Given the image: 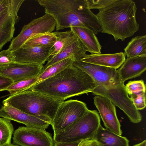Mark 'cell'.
<instances>
[{"mask_svg":"<svg viewBox=\"0 0 146 146\" xmlns=\"http://www.w3.org/2000/svg\"><path fill=\"white\" fill-rule=\"evenodd\" d=\"M89 8L99 10L96 15L102 33L112 35L115 40L132 36L139 29L136 19L137 7L131 0H87Z\"/></svg>","mask_w":146,"mask_h":146,"instance_id":"cell-1","label":"cell"},{"mask_svg":"<svg viewBox=\"0 0 146 146\" xmlns=\"http://www.w3.org/2000/svg\"><path fill=\"white\" fill-rule=\"evenodd\" d=\"M97 86L88 74L73 64L28 90L64 101L69 98L90 92Z\"/></svg>","mask_w":146,"mask_h":146,"instance_id":"cell-2","label":"cell"},{"mask_svg":"<svg viewBox=\"0 0 146 146\" xmlns=\"http://www.w3.org/2000/svg\"><path fill=\"white\" fill-rule=\"evenodd\" d=\"M45 13L56 22V31L71 27L86 28L96 34L101 32L97 17L89 8L86 0H38Z\"/></svg>","mask_w":146,"mask_h":146,"instance_id":"cell-3","label":"cell"},{"mask_svg":"<svg viewBox=\"0 0 146 146\" xmlns=\"http://www.w3.org/2000/svg\"><path fill=\"white\" fill-rule=\"evenodd\" d=\"M63 102L28 90L10 96L2 103L44 120L51 125L59 106Z\"/></svg>","mask_w":146,"mask_h":146,"instance_id":"cell-4","label":"cell"},{"mask_svg":"<svg viewBox=\"0 0 146 146\" xmlns=\"http://www.w3.org/2000/svg\"><path fill=\"white\" fill-rule=\"evenodd\" d=\"M101 125L96 110H88L82 117L66 128L54 134L55 143L74 142L93 139Z\"/></svg>","mask_w":146,"mask_h":146,"instance_id":"cell-5","label":"cell"},{"mask_svg":"<svg viewBox=\"0 0 146 146\" xmlns=\"http://www.w3.org/2000/svg\"><path fill=\"white\" fill-rule=\"evenodd\" d=\"M90 92L110 100L123 111L131 122L137 123L141 121L142 116L129 97L123 82L109 88L97 86Z\"/></svg>","mask_w":146,"mask_h":146,"instance_id":"cell-6","label":"cell"},{"mask_svg":"<svg viewBox=\"0 0 146 146\" xmlns=\"http://www.w3.org/2000/svg\"><path fill=\"white\" fill-rule=\"evenodd\" d=\"M88 110L86 104L76 100L62 102L51 122L54 134L69 126L84 116Z\"/></svg>","mask_w":146,"mask_h":146,"instance_id":"cell-7","label":"cell"},{"mask_svg":"<svg viewBox=\"0 0 146 146\" xmlns=\"http://www.w3.org/2000/svg\"><path fill=\"white\" fill-rule=\"evenodd\" d=\"M56 26V22L54 18L45 13L25 25L19 34L12 39L8 49L13 51L21 47L28 40L36 35L53 32Z\"/></svg>","mask_w":146,"mask_h":146,"instance_id":"cell-8","label":"cell"},{"mask_svg":"<svg viewBox=\"0 0 146 146\" xmlns=\"http://www.w3.org/2000/svg\"><path fill=\"white\" fill-rule=\"evenodd\" d=\"M73 65L88 74L98 86L109 88L122 82L117 69L87 63L80 60L74 61Z\"/></svg>","mask_w":146,"mask_h":146,"instance_id":"cell-9","label":"cell"},{"mask_svg":"<svg viewBox=\"0 0 146 146\" xmlns=\"http://www.w3.org/2000/svg\"><path fill=\"white\" fill-rule=\"evenodd\" d=\"M13 143L21 146H54L51 134L45 130L27 126L19 127L14 132Z\"/></svg>","mask_w":146,"mask_h":146,"instance_id":"cell-10","label":"cell"},{"mask_svg":"<svg viewBox=\"0 0 146 146\" xmlns=\"http://www.w3.org/2000/svg\"><path fill=\"white\" fill-rule=\"evenodd\" d=\"M94 100L106 128L121 135L122 132L114 105L108 99L99 95L95 96Z\"/></svg>","mask_w":146,"mask_h":146,"instance_id":"cell-11","label":"cell"},{"mask_svg":"<svg viewBox=\"0 0 146 146\" xmlns=\"http://www.w3.org/2000/svg\"><path fill=\"white\" fill-rule=\"evenodd\" d=\"M52 46L21 47L12 52L15 61L43 65L50 56Z\"/></svg>","mask_w":146,"mask_h":146,"instance_id":"cell-12","label":"cell"},{"mask_svg":"<svg viewBox=\"0 0 146 146\" xmlns=\"http://www.w3.org/2000/svg\"><path fill=\"white\" fill-rule=\"evenodd\" d=\"M43 66L14 62L7 66L0 68V74L15 82L38 76L42 72Z\"/></svg>","mask_w":146,"mask_h":146,"instance_id":"cell-13","label":"cell"},{"mask_svg":"<svg viewBox=\"0 0 146 146\" xmlns=\"http://www.w3.org/2000/svg\"><path fill=\"white\" fill-rule=\"evenodd\" d=\"M0 117L23 124L27 127L45 130L50 125L48 122L44 120L9 105H3L0 108Z\"/></svg>","mask_w":146,"mask_h":146,"instance_id":"cell-14","label":"cell"},{"mask_svg":"<svg viewBox=\"0 0 146 146\" xmlns=\"http://www.w3.org/2000/svg\"><path fill=\"white\" fill-rule=\"evenodd\" d=\"M25 1L20 0L12 8L0 15V50L13 37L15 25L19 17L18 13Z\"/></svg>","mask_w":146,"mask_h":146,"instance_id":"cell-15","label":"cell"},{"mask_svg":"<svg viewBox=\"0 0 146 146\" xmlns=\"http://www.w3.org/2000/svg\"><path fill=\"white\" fill-rule=\"evenodd\" d=\"M146 69V55L127 58L117 72L121 81H125L140 76Z\"/></svg>","mask_w":146,"mask_h":146,"instance_id":"cell-16","label":"cell"},{"mask_svg":"<svg viewBox=\"0 0 146 146\" xmlns=\"http://www.w3.org/2000/svg\"><path fill=\"white\" fill-rule=\"evenodd\" d=\"M125 53L121 52L113 54H86L80 60L88 63L116 69L125 60Z\"/></svg>","mask_w":146,"mask_h":146,"instance_id":"cell-17","label":"cell"},{"mask_svg":"<svg viewBox=\"0 0 146 146\" xmlns=\"http://www.w3.org/2000/svg\"><path fill=\"white\" fill-rule=\"evenodd\" d=\"M87 51L86 48L78 38L65 49L55 55L50 56L46 64L43 66L42 72L53 64L68 58L72 57L74 61L80 60Z\"/></svg>","mask_w":146,"mask_h":146,"instance_id":"cell-18","label":"cell"},{"mask_svg":"<svg viewBox=\"0 0 146 146\" xmlns=\"http://www.w3.org/2000/svg\"><path fill=\"white\" fill-rule=\"evenodd\" d=\"M93 139L97 141L99 146H129V141L126 137L104 128L101 125Z\"/></svg>","mask_w":146,"mask_h":146,"instance_id":"cell-19","label":"cell"},{"mask_svg":"<svg viewBox=\"0 0 146 146\" xmlns=\"http://www.w3.org/2000/svg\"><path fill=\"white\" fill-rule=\"evenodd\" d=\"M78 36L87 50L91 54H101L102 46L95 33L88 29L80 27L70 28Z\"/></svg>","mask_w":146,"mask_h":146,"instance_id":"cell-20","label":"cell"},{"mask_svg":"<svg viewBox=\"0 0 146 146\" xmlns=\"http://www.w3.org/2000/svg\"><path fill=\"white\" fill-rule=\"evenodd\" d=\"M56 37L55 43L52 47L50 56L57 54L71 45L78 39L71 30L64 32H52Z\"/></svg>","mask_w":146,"mask_h":146,"instance_id":"cell-21","label":"cell"},{"mask_svg":"<svg viewBox=\"0 0 146 146\" xmlns=\"http://www.w3.org/2000/svg\"><path fill=\"white\" fill-rule=\"evenodd\" d=\"M127 58L146 55V36L133 38L124 49Z\"/></svg>","mask_w":146,"mask_h":146,"instance_id":"cell-22","label":"cell"},{"mask_svg":"<svg viewBox=\"0 0 146 146\" xmlns=\"http://www.w3.org/2000/svg\"><path fill=\"white\" fill-rule=\"evenodd\" d=\"M56 39V37L53 32L39 34L28 40L21 47L39 46L53 47Z\"/></svg>","mask_w":146,"mask_h":146,"instance_id":"cell-23","label":"cell"},{"mask_svg":"<svg viewBox=\"0 0 146 146\" xmlns=\"http://www.w3.org/2000/svg\"><path fill=\"white\" fill-rule=\"evenodd\" d=\"M74 60L72 57L57 62L47 68L38 76V82L51 77L64 69L73 65Z\"/></svg>","mask_w":146,"mask_h":146,"instance_id":"cell-24","label":"cell"},{"mask_svg":"<svg viewBox=\"0 0 146 146\" xmlns=\"http://www.w3.org/2000/svg\"><path fill=\"white\" fill-rule=\"evenodd\" d=\"M11 121L5 118H0V146L11 144L14 128Z\"/></svg>","mask_w":146,"mask_h":146,"instance_id":"cell-25","label":"cell"},{"mask_svg":"<svg viewBox=\"0 0 146 146\" xmlns=\"http://www.w3.org/2000/svg\"><path fill=\"white\" fill-rule=\"evenodd\" d=\"M38 82V76L13 82L7 88L10 96L27 90Z\"/></svg>","mask_w":146,"mask_h":146,"instance_id":"cell-26","label":"cell"},{"mask_svg":"<svg viewBox=\"0 0 146 146\" xmlns=\"http://www.w3.org/2000/svg\"><path fill=\"white\" fill-rule=\"evenodd\" d=\"M125 88L130 96L145 92V85L142 80L129 81L125 86Z\"/></svg>","mask_w":146,"mask_h":146,"instance_id":"cell-27","label":"cell"},{"mask_svg":"<svg viewBox=\"0 0 146 146\" xmlns=\"http://www.w3.org/2000/svg\"><path fill=\"white\" fill-rule=\"evenodd\" d=\"M14 62V58L12 51L8 49L0 51V68L7 66Z\"/></svg>","mask_w":146,"mask_h":146,"instance_id":"cell-28","label":"cell"},{"mask_svg":"<svg viewBox=\"0 0 146 146\" xmlns=\"http://www.w3.org/2000/svg\"><path fill=\"white\" fill-rule=\"evenodd\" d=\"M145 92L131 95L130 98L136 108L138 110L144 109L146 106Z\"/></svg>","mask_w":146,"mask_h":146,"instance_id":"cell-29","label":"cell"},{"mask_svg":"<svg viewBox=\"0 0 146 146\" xmlns=\"http://www.w3.org/2000/svg\"><path fill=\"white\" fill-rule=\"evenodd\" d=\"M20 0H0V15L7 12Z\"/></svg>","mask_w":146,"mask_h":146,"instance_id":"cell-30","label":"cell"},{"mask_svg":"<svg viewBox=\"0 0 146 146\" xmlns=\"http://www.w3.org/2000/svg\"><path fill=\"white\" fill-rule=\"evenodd\" d=\"M13 83L10 78L0 74V92L6 90Z\"/></svg>","mask_w":146,"mask_h":146,"instance_id":"cell-31","label":"cell"},{"mask_svg":"<svg viewBox=\"0 0 146 146\" xmlns=\"http://www.w3.org/2000/svg\"><path fill=\"white\" fill-rule=\"evenodd\" d=\"M82 141L81 140L74 142H56L55 143L54 146H79Z\"/></svg>","mask_w":146,"mask_h":146,"instance_id":"cell-32","label":"cell"},{"mask_svg":"<svg viewBox=\"0 0 146 146\" xmlns=\"http://www.w3.org/2000/svg\"><path fill=\"white\" fill-rule=\"evenodd\" d=\"M79 146H99L97 141L93 139L82 140Z\"/></svg>","mask_w":146,"mask_h":146,"instance_id":"cell-33","label":"cell"},{"mask_svg":"<svg viewBox=\"0 0 146 146\" xmlns=\"http://www.w3.org/2000/svg\"><path fill=\"white\" fill-rule=\"evenodd\" d=\"M133 146H146V141L145 140L142 141V142L136 144Z\"/></svg>","mask_w":146,"mask_h":146,"instance_id":"cell-34","label":"cell"},{"mask_svg":"<svg viewBox=\"0 0 146 146\" xmlns=\"http://www.w3.org/2000/svg\"><path fill=\"white\" fill-rule=\"evenodd\" d=\"M5 146H21L17 144H10Z\"/></svg>","mask_w":146,"mask_h":146,"instance_id":"cell-35","label":"cell"}]
</instances>
